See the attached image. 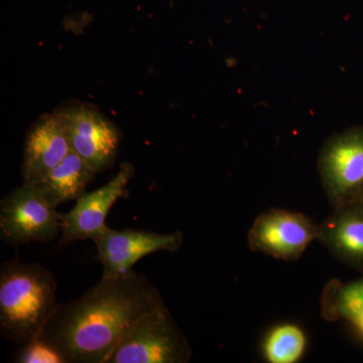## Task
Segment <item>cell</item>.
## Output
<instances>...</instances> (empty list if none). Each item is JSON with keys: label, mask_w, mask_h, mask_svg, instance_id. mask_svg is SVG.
I'll return each mask as SVG.
<instances>
[{"label": "cell", "mask_w": 363, "mask_h": 363, "mask_svg": "<svg viewBox=\"0 0 363 363\" xmlns=\"http://www.w3.org/2000/svg\"><path fill=\"white\" fill-rule=\"evenodd\" d=\"M307 343V335L298 325L279 324L264 336L262 355L267 362L296 363L304 357Z\"/></svg>", "instance_id": "5bb4252c"}, {"label": "cell", "mask_w": 363, "mask_h": 363, "mask_svg": "<svg viewBox=\"0 0 363 363\" xmlns=\"http://www.w3.org/2000/svg\"><path fill=\"white\" fill-rule=\"evenodd\" d=\"M57 205L37 185L23 184L0 203V235L7 245L49 242L60 231Z\"/></svg>", "instance_id": "277c9868"}, {"label": "cell", "mask_w": 363, "mask_h": 363, "mask_svg": "<svg viewBox=\"0 0 363 363\" xmlns=\"http://www.w3.org/2000/svg\"><path fill=\"white\" fill-rule=\"evenodd\" d=\"M327 197L334 209L363 200V130L328 143L320 159Z\"/></svg>", "instance_id": "8992f818"}, {"label": "cell", "mask_w": 363, "mask_h": 363, "mask_svg": "<svg viewBox=\"0 0 363 363\" xmlns=\"http://www.w3.org/2000/svg\"><path fill=\"white\" fill-rule=\"evenodd\" d=\"M54 274L40 264L16 259L0 269V330L14 343L25 344L42 333L57 306Z\"/></svg>", "instance_id": "7a4b0ae2"}, {"label": "cell", "mask_w": 363, "mask_h": 363, "mask_svg": "<svg viewBox=\"0 0 363 363\" xmlns=\"http://www.w3.org/2000/svg\"><path fill=\"white\" fill-rule=\"evenodd\" d=\"M192 351L164 304L131 325L106 363H186Z\"/></svg>", "instance_id": "3957f363"}, {"label": "cell", "mask_w": 363, "mask_h": 363, "mask_svg": "<svg viewBox=\"0 0 363 363\" xmlns=\"http://www.w3.org/2000/svg\"><path fill=\"white\" fill-rule=\"evenodd\" d=\"M317 236L318 225L306 215L271 209L255 219L247 238L253 252L292 262L303 255Z\"/></svg>", "instance_id": "52a82bcc"}, {"label": "cell", "mask_w": 363, "mask_h": 363, "mask_svg": "<svg viewBox=\"0 0 363 363\" xmlns=\"http://www.w3.org/2000/svg\"><path fill=\"white\" fill-rule=\"evenodd\" d=\"M162 304L159 291L143 274L101 278L77 300L58 304L39 338L67 363H106L131 325Z\"/></svg>", "instance_id": "6da1fadb"}, {"label": "cell", "mask_w": 363, "mask_h": 363, "mask_svg": "<svg viewBox=\"0 0 363 363\" xmlns=\"http://www.w3.org/2000/svg\"><path fill=\"white\" fill-rule=\"evenodd\" d=\"M135 175L130 162L121 164L118 173L104 186L84 193L76 200L75 206L60 214V231L64 242L94 240L107 229L106 217L117 200L124 197L128 183Z\"/></svg>", "instance_id": "9c48e42d"}, {"label": "cell", "mask_w": 363, "mask_h": 363, "mask_svg": "<svg viewBox=\"0 0 363 363\" xmlns=\"http://www.w3.org/2000/svg\"><path fill=\"white\" fill-rule=\"evenodd\" d=\"M55 113L64 124L74 152L97 173L112 166L121 142V133L116 124L89 104L66 105Z\"/></svg>", "instance_id": "5b68a950"}, {"label": "cell", "mask_w": 363, "mask_h": 363, "mask_svg": "<svg viewBox=\"0 0 363 363\" xmlns=\"http://www.w3.org/2000/svg\"><path fill=\"white\" fill-rule=\"evenodd\" d=\"M16 362L20 363H67L56 347L39 337L23 344Z\"/></svg>", "instance_id": "9a60e30c"}, {"label": "cell", "mask_w": 363, "mask_h": 363, "mask_svg": "<svg viewBox=\"0 0 363 363\" xmlns=\"http://www.w3.org/2000/svg\"><path fill=\"white\" fill-rule=\"evenodd\" d=\"M97 257L101 264V278L121 276L133 271L138 260L152 253L176 252L183 245L181 231L162 234L135 229H116L107 227L94 240Z\"/></svg>", "instance_id": "ba28073f"}, {"label": "cell", "mask_w": 363, "mask_h": 363, "mask_svg": "<svg viewBox=\"0 0 363 363\" xmlns=\"http://www.w3.org/2000/svg\"><path fill=\"white\" fill-rule=\"evenodd\" d=\"M72 152L64 124L56 113L45 114L26 136L21 164L23 184L35 185Z\"/></svg>", "instance_id": "30bf717a"}, {"label": "cell", "mask_w": 363, "mask_h": 363, "mask_svg": "<svg viewBox=\"0 0 363 363\" xmlns=\"http://www.w3.org/2000/svg\"><path fill=\"white\" fill-rule=\"evenodd\" d=\"M317 240L343 264L363 272V200L334 209L318 225Z\"/></svg>", "instance_id": "8fae6325"}, {"label": "cell", "mask_w": 363, "mask_h": 363, "mask_svg": "<svg viewBox=\"0 0 363 363\" xmlns=\"http://www.w3.org/2000/svg\"><path fill=\"white\" fill-rule=\"evenodd\" d=\"M96 169L73 150L58 166L35 184L57 206L74 201L86 193L88 185L94 180Z\"/></svg>", "instance_id": "7c38bea8"}, {"label": "cell", "mask_w": 363, "mask_h": 363, "mask_svg": "<svg viewBox=\"0 0 363 363\" xmlns=\"http://www.w3.org/2000/svg\"><path fill=\"white\" fill-rule=\"evenodd\" d=\"M321 313L327 321L347 322L363 339V277L350 283L329 281L322 293Z\"/></svg>", "instance_id": "4fadbf2b"}]
</instances>
